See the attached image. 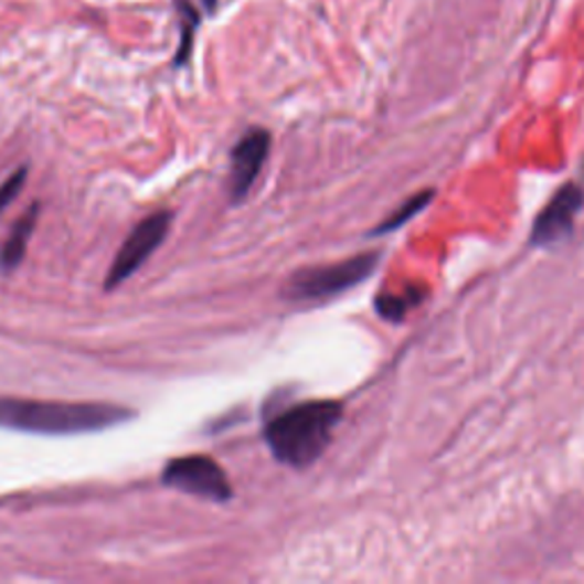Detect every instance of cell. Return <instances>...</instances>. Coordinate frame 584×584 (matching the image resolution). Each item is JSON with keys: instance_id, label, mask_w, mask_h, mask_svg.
Returning <instances> with one entry per match:
<instances>
[{"instance_id": "cell-12", "label": "cell", "mask_w": 584, "mask_h": 584, "mask_svg": "<svg viewBox=\"0 0 584 584\" xmlns=\"http://www.w3.org/2000/svg\"><path fill=\"white\" fill-rule=\"evenodd\" d=\"M25 177H28V169L21 167L17 169L14 174L0 185V215H3L8 209H10V203L19 197V192L23 190V183H25Z\"/></svg>"}, {"instance_id": "cell-8", "label": "cell", "mask_w": 584, "mask_h": 584, "mask_svg": "<svg viewBox=\"0 0 584 584\" xmlns=\"http://www.w3.org/2000/svg\"><path fill=\"white\" fill-rule=\"evenodd\" d=\"M38 215H40V205H32V209L12 229L3 249H0V269H3L6 274H10L12 269L21 265L25 256V247L30 243V235L34 231V224H38Z\"/></svg>"}, {"instance_id": "cell-6", "label": "cell", "mask_w": 584, "mask_h": 584, "mask_svg": "<svg viewBox=\"0 0 584 584\" xmlns=\"http://www.w3.org/2000/svg\"><path fill=\"white\" fill-rule=\"evenodd\" d=\"M582 203H584V192L575 183L564 185L537 217L532 229V243L545 247L566 240L573 231V220L580 213Z\"/></svg>"}, {"instance_id": "cell-9", "label": "cell", "mask_w": 584, "mask_h": 584, "mask_svg": "<svg viewBox=\"0 0 584 584\" xmlns=\"http://www.w3.org/2000/svg\"><path fill=\"white\" fill-rule=\"evenodd\" d=\"M177 8L179 14L183 19V34H181V49L177 55V66H181L190 51H192V38H194V30L203 19V12H213L215 8V0H177Z\"/></svg>"}, {"instance_id": "cell-4", "label": "cell", "mask_w": 584, "mask_h": 584, "mask_svg": "<svg viewBox=\"0 0 584 584\" xmlns=\"http://www.w3.org/2000/svg\"><path fill=\"white\" fill-rule=\"evenodd\" d=\"M162 482L188 496L205 498L213 502H226L233 496L226 472L217 461L203 455L171 459L162 470Z\"/></svg>"}, {"instance_id": "cell-1", "label": "cell", "mask_w": 584, "mask_h": 584, "mask_svg": "<svg viewBox=\"0 0 584 584\" xmlns=\"http://www.w3.org/2000/svg\"><path fill=\"white\" fill-rule=\"evenodd\" d=\"M132 418V411L115 404H74L0 397V427L30 434H87Z\"/></svg>"}, {"instance_id": "cell-2", "label": "cell", "mask_w": 584, "mask_h": 584, "mask_svg": "<svg viewBox=\"0 0 584 584\" xmlns=\"http://www.w3.org/2000/svg\"><path fill=\"white\" fill-rule=\"evenodd\" d=\"M340 416L338 402H306L284 411L265 432L272 455L293 468L314 464L331 443Z\"/></svg>"}, {"instance_id": "cell-10", "label": "cell", "mask_w": 584, "mask_h": 584, "mask_svg": "<svg viewBox=\"0 0 584 584\" xmlns=\"http://www.w3.org/2000/svg\"><path fill=\"white\" fill-rule=\"evenodd\" d=\"M432 197H434V192H423V194H418V197H414V199H408L395 215H391V217L384 222V226L376 229V233H386V231H393V229L402 226L406 220H411L414 215H418V213L425 209V205L429 203Z\"/></svg>"}, {"instance_id": "cell-3", "label": "cell", "mask_w": 584, "mask_h": 584, "mask_svg": "<svg viewBox=\"0 0 584 584\" xmlns=\"http://www.w3.org/2000/svg\"><path fill=\"white\" fill-rule=\"evenodd\" d=\"M376 254H363L350 261L301 269L286 286V297L290 299H325L368 279V274L376 265Z\"/></svg>"}, {"instance_id": "cell-5", "label": "cell", "mask_w": 584, "mask_h": 584, "mask_svg": "<svg viewBox=\"0 0 584 584\" xmlns=\"http://www.w3.org/2000/svg\"><path fill=\"white\" fill-rule=\"evenodd\" d=\"M171 226V215L169 213H156L147 220H142L132 229V233L126 237V243L121 245L110 272L106 279V290L117 288L126 279H130L135 269L142 263L149 261V256L164 243V237Z\"/></svg>"}, {"instance_id": "cell-11", "label": "cell", "mask_w": 584, "mask_h": 584, "mask_svg": "<svg viewBox=\"0 0 584 584\" xmlns=\"http://www.w3.org/2000/svg\"><path fill=\"white\" fill-rule=\"evenodd\" d=\"M421 297H414V295H406V297H397V295H382L380 299H376V308H380V314L386 318V320H402L404 314L408 311L411 306L418 304Z\"/></svg>"}, {"instance_id": "cell-7", "label": "cell", "mask_w": 584, "mask_h": 584, "mask_svg": "<svg viewBox=\"0 0 584 584\" xmlns=\"http://www.w3.org/2000/svg\"><path fill=\"white\" fill-rule=\"evenodd\" d=\"M269 153V132L263 128L249 130L231 153V199H245L258 179Z\"/></svg>"}]
</instances>
